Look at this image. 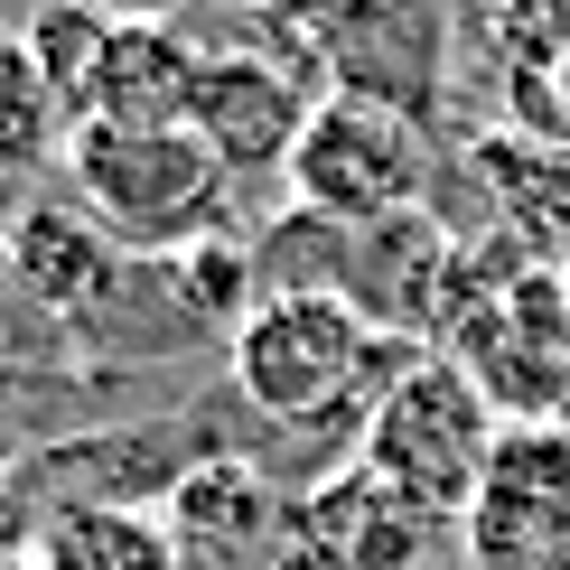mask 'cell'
I'll return each mask as SVG.
<instances>
[{
  "label": "cell",
  "mask_w": 570,
  "mask_h": 570,
  "mask_svg": "<svg viewBox=\"0 0 570 570\" xmlns=\"http://www.w3.org/2000/svg\"><path fill=\"white\" fill-rule=\"evenodd\" d=\"M440 355L495 402L505 431H570V291L561 263L524 253L514 234L459 244L440 281Z\"/></svg>",
  "instance_id": "cell-1"
},
{
  "label": "cell",
  "mask_w": 570,
  "mask_h": 570,
  "mask_svg": "<svg viewBox=\"0 0 570 570\" xmlns=\"http://www.w3.org/2000/svg\"><path fill=\"white\" fill-rule=\"evenodd\" d=\"M412 346H393L384 327H365L346 299L327 291H272L253 308L244 327H234V384L263 421H365L374 393L393 384V365Z\"/></svg>",
  "instance_id": "cell-2"
},
{
  "label": "cell",
  "mask_w": 570,
  "mask_h": 570,
  "mask_svg": "<svg viewBox=\"0 0 570 570\" xmlns=\"http://www.w3.org/2000/svg\"><path fill=\"white\" fill-rule=\"evenodd\" d=\"M66 197L122 253H187L206 234H225L234 178L206 159L197 131H112V122H76L66 131Z\"/></svg>",
  "instance_id": "cell-3"
},
{
  "label": "cell",
  "mask_w": 570,
  "mask_h": 570,
  "mask_svg": "<svg viewBox=\"0 0 570 570\" xmlns=\"http://www.w3.org/2000/svg\"><path fill=\"white\" fill-rule=\"evenodd\" d=\"M495 440H505L495 402L440 346H412L393 365V384L374 393V412H365V468L384 487H402L421 514H440V524H459L478 505V487L495 468Z\"/></svg>",
  "instance_id": "cell-4"
},
{
  "label": "cell",
  "mask_w": 570,
  "mask_h": 570,
  "mask_svg": "<svg viewBox=\"0 0 570 570\" xmlns=\"http://www.w3.org/2000/svg\"><path fill=\"white\" fill-rule=\"evenodd\" d=\"M281 178H291V206H308V216L384 225V216H412L421 187H431V131L393 94L327 85Z\"/></svg>",
  "instance_id": "cell-5"
},
{
  "label": "cell",
  "mask_w": 570,
  "mask_h": 570,
  "mask_svg": "<svg viewBox=\"0 0 570 570\" xmlns=\"http://www.w3.org/2000/svg\"><path fill=\"white\" fill-rule=\"evenodd\" d=\"M468 570H570V431H505L478 505L459 514Z\"/></svg>",
  "instance_id": "cell-6"
},
{
  "label": "cell",
  "mask_w": 570,
  "mask_h": 570,
  "mask_svg": "<svg viewBox=\"0 0 570 570\" xmlns=\"http://www.w3.org/2000/svg\"><path fill=\"white\" fill-rule=\"evenodd\" d=\"M440 533H449L440 514H421L402 487H384L355 459V468H327V478L299 495L281 570H431Z\"/></svg>",
  "instance_id": "cell-7"
},
{
  "label": "cell",
  "mask_w": 570,
  "mask_h": 570,
  "mask_svg": "<svg viewBox=\"0 0 570 570\" xmlns=\"http://www.w3.org/2000/svg\"><path fill=\"white\" fill-rule=\"evenodd\" d=\"M308 112H318V94L299 66L263 57V47H216L197 76V104H187V131L206 140V159L225 178H263V169H291Z\"/></svg>",
  "instance_id": "cell-8"
},
{
  "label": "cell",
  "mask_w": 570,
  "mask_h": 570,
  "mask_svg": "<svg viewBox=\"0 0 570 570\" xmlns=\"http://www.w3.org/2000/svg\"><path fill=\"white\" fill-rule=\"evenodd\" d=\"M291 495H281L253 459H206L197 478H187L169 505H159V524H169L178 561L187 570H281V552H291Z\"/></svg>",
  "instance_id": "cell-9"
},
{
  "label": "cell",
  "mask_w": 570,
  "mask_h": 570,
  "mask_svg": "<svg viewBox=\"0 0 570 570\" xmlns=\"http://www.w3.org/2000/svg\"><path fill=\"white\" fill-rule=\"evenodd\" d=\"M0 253H10V281L47 308V318H76V327H94L112 299L131 291V253L112 244L76 197H19Z\"/></svg>",
  "instance_id": "cell-10"
},
{
  "label": "cell",
  "mask_w": 570,
  "mask_h": 570,
  "mask_svg": "<svg viewBox=\"0 0 570 570\" xmlns=\"http://www.w3.org/2000/svg\"><path fill=\"white\" fill-rule=\"evenodd\" d=\"M206 47L178 29V19H122L94 66V94L76 122H112V131H187V104H197Z\"/></svg>",
  "instance_id": "cell-11"
},
{
  "label": "cell",
  "mask_w": 570,
  "mask_h": 570,
  "mask_svg": "<svg viewBox=\"0 0 570 570\" xmlns=\"http://www.w3.org/2000/svg\"><path fill=\"white\" fill-rule=\"evenodd\" d=\"M478 169H495V197H505V216H514V244L570 263V159L542 150V140H478Z\"/></svg>",
  "instance_id": "cell-12"
},
{
  "label": "cell",
  "mask_w": 570,
  "mask_h": 570,
  "mask_svg": "<svg viewBox=\"0 0 570 570\" xmlns=\"http://www.w3.org/2000/svg\"><path fill=\"white\" fill-rule=\"evenodd\" d=\"M47 159H66V112H57V94L38 85L29 47L0 29V197H19Z\"/></svg>",
  "instance_id": "cell-13"
},
{
  "label": "cell",
  "mask_w": 570,
  "mask_h": 570,
  "mask_svg": "<svg viewBox=\"0 0 570 570\" xmlns=\"http://www.w3.org/2000/svg\"><path fill=\"white\" fill-rule=\"evenodd\" d=\"M112 29H122V19L76 10V0H38L29 29H19V47H29V66H38V85L57 94V112H66V131H76V112H85V94H94V66H104Z\"/></svg>",
  "instance_id": "cell-14"
},
{
  "label": "cell",
  "mask_w": 570,
  "mask_h": 570,
  "mask_svg": "<svg viewBox=\"0 0 570 570\" xmlns=\"http://www.w3.org/2000/svg\"><path fill=\"white\" fill-rule=\"evenodd\" d=\"M29 552L47 570H187L159 514H66V524H47Z\"/></svg>",
  "instance_id": "cell-15"
},
{
  "label": "cell",
  "mask_w": 570,
  "mask_h": 570,
  "mask_svg": "<svg viewBox=\"0 0 570 570\" xmlns=\"http://www.w3.org/2000/svg\"><path fill=\"white\" fill-rule=\"evenodd\" d=\"M478 29L505 57V85H552L570 57V0H487Z\"/></svg>",
  "instance_id": "cell-16"
},
{
  "label": "cell",
  "mask_w": 570,
  "mask_h": 570,
  "mask_svg": "<svg viewBox=\"0 0 570 570\" xmlns=\"http://www.w3.org/2000/svg\"><path fill=\"white\" fill-rule=\"evenodd\" d=\"M76 10H104V19H159L150 0H76Z\"/></svg>",
  "instance_id": "cell-17"
},
{
  "label": "cell",
  "mask_w": 570,
  "mask_h": 570,
  "mask_svg": "<svg viewBox=\"0 0 570 570\" xmlns=\"http://www.w3.org/2000/svg\"><path fill=\"white\" fill-rule=\"evenodd\" d=\"M0 542H19V505H10V459H0Z\"/></svg>",
  "instance_id": "cell-18"
},
{
  "label": "cell",
  "mask_w": 570,
  "mask_h": 570,
  "mask_svg": "<svg viewBox=\"0 0 570 570\" xmlns=\"http://www.w3.org/2000/svg\"><path fill=\"white\" fill-rule=\"evenodd\" d=\"M0 570H47V561L29 552V542H0Z\"/></svg>",
  "instance_id": "cell-19"
},
{
  "label": "cell",
  "mask_w": 570,
  "mask_h": 570,
  "mask_svg": "<svg viewBox=\"0 0 570 570\" xmlns=\"http://www.w3.org/2000/svg\"><path fill=\"white\" fill-rule=\"evenodd\" d=\"M552 94H561V122H570V57H561V76H552Z\"/></svg>",
  "instance_id": "cell-20"
},
{
  "label": "cell",
  "mask_w": 570,
  "mask_h": 570,
  "mask_svg": "<svg viewBox=\"0 0 570 570\" xmlns=\"http://www.w3.org/2000/svg\"><path fill=\"white\" fill-rule=\"evenodd\" d=\"M561 291H570V263H561Z\"/></svg>",
  "instance_id": "cell-21"
}]
</instances>
